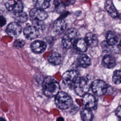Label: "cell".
I'll return each mask as SVG.
<instances>
[{
	"label": "cell",
	"mask_w": 121,
	"mask_h": 121,
	"mask_svg": "<svg viewBox=\"0 0 121 121\" xmlns=\"http://www.w3.org/2000/svg\"><path fill=\"white\" fill-rule=\"evenodd\" d=\"M91 84L90 83V80L87 78L80 77L74 86V89L78 95L83 96L85 94L88 93L91 87Z\"/></svg>",
	"instance_id": "cell-4"
},
{
	"label": "cell",
	"mask_w": 121,
	"mask_h": 121,
	"mask_svg": "<svg viewBox=\"0 0 121 121\" xmlns=\"http://www.w3.org/2000/svg\"><path fill=\"white\" fill-rule=\"evenodd\" d=\"M77 49L81 52H85L88 48V45L85 39H79L75 43Z\"/></svg>",
	"instance_id": "cell-20"
},
{
	"label": "cell",
	"mask_w": 121,
	"mask_h": 121,
	"mask_svg": "<svg viewBox=\"0 0 121 121\" xmlns=\"http://www.w3.org/2000/svg\"><path fill=\"white\" fill-rule=\"evenodd\" d=\"M6 22L5 18L3 16L0 17V26L2 27L5 25Z\"/></svg>",
	"instance_id": "cell-28"
},
{
	"label": "cell",
	"mask_w": 121,
	"mask_h": 121,
	"mask_svg": "<svg viewBox=\"0 0 121 121\" xmlns=\"http://www.w3.org/2000/svg\"><path fill=\"white\" fill-rule=\"evenodd\" d=\"M46 46V43L41 40L35 41L30 45L31 50L35 53H41L43 52L45 50Z\"/></svg>",
	"instance_id": "cell-13"
},
{
	"label": "cell",
	"mask_w": 121,
	"mask_h": 121,
	"mask_svg": "<svg viewBox=\"0 0 121 121\" xmlns=\"http://www.w3.org/2000/svg\"><path fill=\"white\" fill-rule=\"evenodd\" d=\"M103 65L108 69L113 68L116 65V60L114 57L111 55H105L102 59Z\"/></svg>",
	"instance_id": "cell-14"
},
{
	"label": "cell",
	"mask_w": 121,
	"mask_h": 121,
	"mask_svg": "<svg viewBox=\"0 0 121 121\" xmlns=\"http://www.w3.org/2000/svg\"><path fill=\"white\" fill-rule=\"evenodd\" d=\"M120 46L121 47V40L120 41Z\"/></svg>",
	"instance_id": "cell-31"
},
{
	"label": "cell",
	"mask_w": 121,
	"mask_h": 121,
	"mask_svg": "<svg viewBox=\"0 0 121 121\" xmlns=\"http://www.w3.org/2000/svg\"><path fill=\"white\" fill-rule=\"evenodd\" d=\"M49 5L50 3L49 1L45 0H39L36 1L35 6V8L37 9L43 10L48 8Z\"/></svg>",
	"instance_id": "cell-23"
},
{
	"label": "cell",
	"mask_w": 121,
	"mask_h": 121,
	"mask_svg": "<svg viewBox=\"0 0 121 121\" xmlns=\"http://www.w3.org/2000/svg\"><path fill=\"white\" fill-rule=\"evenodd\" d=\"M105 7L107 11L112 17L115 18L118 17V12L112 1L107 0L105 4Z\"/></svg>",
	"instance_id": "cell-15"
},
{
	"label": "cell",
	"mask_w": 121,
	"mask_h": 121,
	"mask_svg": "<svg viewBox=\"0 0 121 121\" xmlns=\"http://www.w3.org/2000/svg\"><path fill=\"white\" fill-rule=\"evenodd\" d=\"M118 17H119V18L120 19V20L121 21V14H119Z\"/></svg>",
	"instance_id": "cell-30"
},
{
	"label": "cell",
	"mask_w": 121,
	"mask_h": 121,
	"mask_svg": "<svg viewBox=\"0 0 121 121\" xmlns=\"http://www.w3.org/2000/svg\"><path fill=\"white\" fill-rule=\"evenodd\" d=\"M29 15L35 20L39 21H42L48 17L47 13L44 10L39 9L36 8L32 9L29 12Z\"/></svg>",
	"instance_id": "cell-9"
},
{
	"label": "cell",
	"mask_w": 121,
	"mask_h": 121,
	"mask_svg": "<svg viewBox=\"0 0 121 121\" xmlns=\"http://www.w3.org/2000/svg\"><path fill=\"white\" fill-rule=\"evenodd\" d=\"M66 26V23L63 19L59 18L53 24L52 27L53 31L56 35H60L65 30Z\"/></svg>",
	"instance_id": "cell-12"
},
{
	"label": "cell",
	"mask_w": 121,
	"mask_h": 121,
	"mask_svg": "<svg viewBox=\"0 0 121 121\" xmlns=\"http://www.w3.org/2000/svg\"><path fill=\"white\" fill-rule=\"evenodd\" d=\"M80 77L79 72L74 69L66 71L62 75L63 82L70 87L74 88Z\"/></svg>",
	"instance_id": "cell-5"
},
{
	"label": "cell",
	"mask_w": 121,
	"mask_h": 121,
	"mask_svg": "<svg viewBox=\"0 0 121 121\" xmlns=\"http://www.w3.org/2000/svg\"><path fill=\"white\" fill-rule=\"evenodd\" d=\"M78 65L82 68H86L89 67L91 64V60L89 57L84 54L80 55L78 58Z\"/></svg>",
	"instance_id": "cell-18"
},
{
	"label": "cell",
	"mask_w": 121,
	"mask_h": 121,
	"mask_svg": "<svg viewBox=\"0 0 121 121\" xmlns=\"http://www.w3.org/2000/svg\"><path fill=\"white\" fill-rule=\"evenodd\" d=\"M62 57L61 55L57 52L51 53L48 57V61L54 65H58L61 63Z\"/></svg>",
	"instance_id": "cell-17"
},
{
	"label": "cell",
	"mask_w": 121,
	"mask_h": 121,
	"mask_svg": "<svg viewBox=\"0 0 121 121\" xmlns=\"http://www.w3.org/2000/svg\"><path fill=\"white\" fill-rule=\"evenodd\" d=\"M82 97V102L86 108L90 110L95 106L96 99L94 95L87 93Z\"/></svg>",
	"instance_id": "cell-10"
},
{
	"label": "cell",
	"mask_w": 121,
	"mask_h": 121,
	"mask_svg": "<svg viewBox=\"0 0 121 121\" xmlns=\"http://www.w3.org/2000/svg\"><path fill=\"white\" fill-rule=\"evenodd\" d=\"M116 115L120 119H121V105L118 107L117 108L116 112H115Z\"/></svg>",
	"instance_id": "cell-27"
},
{
	"label": "cell",
	"mask_w": 121,
	"mask_h": 121,
	"mask_svg": "<svg viewBox=\"0 0 121 121\" xmlns=\"http://www.w3.org/2000/svg\"><path fill=\"white\" fill-rule=\"evenodd\" d=\"M88 46L91 47L96 46L98 44V39L95 34L92 33H88L86 34L85 39Z\"/></svg>",
	"instance_id": "cell-16"
},
{
	"label": "cell",
	"mask_w": 121,
	"mask_h": 121,
	"mask_svg": "<svg viewBox=\"0 0 121 121\" xmlns=\"http://www.w3.org/2000/svg\"><path fill=\"white\" fill-rule=\"evenodd\" d=\"M112 81L115 84L121 83V70H116L114 71L112 76Z\"/></svg>",
	"instance_id": "cell-25"
},
{
	"label": "cell",
	"mask_w": 121,
	"mask_h": 121,
	"mask_svg": "<svg viewBox=\"0 0 121 121\" xmlns=\"http://www.w3.org/2000/svg\"><path fill=\"white\" fill-rule=\"evenodd\" d=\"M14 18L17 23H24L28 19V16L25 12H20L15 13L14 15Z\"/></svg>",
	"instance_id": "cell-22"
},
{
	"label": "cell",
	"mask_w": 121,
	"mask_h": 121,
	"mask_svg": "<svg viewBox=\"0 0 121 121\" xmlns=\"http://www.w3.org/2000/svg\"><path fill=\"white\" fill-rule=\"evenodd\" d=\"M54 5L56 10L58 13H61L64 12L66 9V5L62 1L55 0L54 1Z\"/></svg>",
	"instance_id": "cell-24"
},
{
	"label": "cell",
	"mask_w": 121,
	"mask_h": 121,
	"mask_svg": "<svg viewBox=\"0 0 121 121\" xmlns=\"http://www.w3.org/2000/svg\"><path fill=\"white\" fill-rule=\"evenodd\" d=\"M25 41L20 39H18L16 40L14 43V46L17 48H20L23 47L25 45Z\"/></svg>",
	"instance_id": "cell-26"
},
{
	"label": "cell",
	"mask_w": 121,
	"mask_h": 121,
	"mask_svg": "<svg viewBox=\"0 0 121 121\" xmlns=\"http://www.w3.org/2000/svg\"><path fill=\"white\" fill-rule=\"evenodd\" d=\"M93 93L97 96H101L107 91V86L105 82L100 79L94 81L91 86Z\"/></svg>",
	"instance_id": "cell-6"
},
{
	"label": "cell",
	"mask_w": 121,
	"mask_h": 121,
	"mask_svg": "<svg viewBox=\"0 0 121 121\" xmlns=\"http://www.w3.org/2000/svg\"><path fill=\"white\" fill-rule=\"evenodd\" d=\"M78 32L76 29L71 28L67 30L64 33L62 39V44L66 48L71 47L76 43Z\"/></svg>",
	"instance_id": "cell-3"
},
{
	"label": "cell",
	"mask_w": 121,
	"mask_h": 121,
	"mask_svg": "<svg viewBox=\"0 0 121 121\" xmlns=\"http://www.w3.org/2000/svg\"><path fill=\"white\" fill-rule=\"evenodd\" d=\"M57 121H64V119L62 117H60L57 118Z\"/></svg>",
	"instance_id": "cell-29"
},
{
	"label": "cell",
	"mask_w": 121,
	"mask_h": 121,
	"mask_svg": "<svg viewBox=\"0 0 121 121\" xmlns=\"http://www.w3.org/2000/svg\"><path fill=\"white\" fill-rule=\"evenodd\" d=\"M80 116L83 121H92L93 119V114L90 110L86 108L81 111Z\"/></svg>",
	"instance_id": "cell-21"
},
{
	"label": "cell",
	"mask_w": 121,
	"mask_h": 121,
	"mask_svg": "<svg viewBox=\"0 0 121 121\" xmlns=\"http://www.w3.org/2000/svg\"><path fill=\"white\" fill-rule=\"evenodd\" d=\"M72 99L67 93L60 92L55 97V103L56 106L60 109L69 108L72 104Z\"/></svg>",
	"instance_id": "cell-2"
},
{
	"label": "cell",
	"mask_w": 121,
	"mask_h": 121,
	"mask_svg": "<svg viewBox=\"0 0 121 121\" xmlns=\"http://www.w3.org/2000/svg\"><path fill=\"white\" fill-rule=\"evenodd\" d=\"M43 92L45 95L49 97L55 96L60 90L59 82L53 77H46L43 82Z\"/></svg>",
	"instance_id": "cell-1"
},
{
	"label": "cell",
	"mask_w": 121,
	"mask_h": 121,
	"mask_svg": "<svg viewBox=\"0 0 121 121\" xmlns=\"http://www.w3.org/2000/svg\"><path fill=\"white\" fill-rule=\"evenodd\" d=\"M118 41V37L112 31H109L107 33L106 35V42L110 46L115 45Z\"/></svg>",
	"instance_id": "cell-19"
},
{
	"label": "cell",
	"mask_w": 121,
	"mask_h": 121,
	"mask_svg": "<svg viewBox=\"0 0 121 121\" xmlns=\"http://www.w3.org/2000/svg\"><path fill=\"white\" fill-rule=\"evenodd\" d=\"M5 6L9 11L14 14L22 12L24 8L23 3L20 0H9L6 3Z\"/></svg>",
	"instance_id": "cell-7"
},
{
	"label": "cell",
	"mask_w": 121,
	"mask_h": 121,
	"mask_svg": "<svg viewBox=\"0 0 121 121\" xmlns=\"http://www.w3.org/2000/svg\"><path fill=\"white\" fill-rule=\"evenodd\" d=\"M8 34L13 37H18L22 32L21 26L17 22H12L9 24L7 27Z\"/></svg>",
	"instance_id": "cell-8"
},
{
	"label": "cell",
	"mask_w": 121,
	"mask_h": 121,
	"mask_svg": "<svg viewBox=\"0 0 121 121\" xmlns=\"http://www.w3.org/2000/svg\"><path fill=\"white\" fill-rule=\"evenodd\" d=\"M23 33L26 38L33 40L36 38L39 35V30L34 26H28L25 27Z\"/></svg>",
	"instance_id": "cell-11"
}]
</instances>
